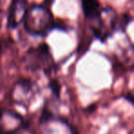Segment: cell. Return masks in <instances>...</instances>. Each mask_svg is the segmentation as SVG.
Here are the masks:
<instances>
[{
  "instance_id": "obj_1",
  "label": "cell",
  "mask_w": 134,
  "mask_h": 134,
  "mask_svg": "<svg viewBox=\"0 0 134 134\" xmlns=\"http://www.w3.org/2000/svg\"><path fill=\"white\" fill-rule=\"evenodd\" d=\"M22 23L29 34L40 37H46L57 27L50 8L43 5L29 6Z\"/></svg>"
},
{
  "instance_id": "obj_2",
  "label": "cell",
  "mask_w": 134,
  "mask_h": 134,
  "mask_svg": "<svg viewBox=\"0 0 134 134\" xmlns=\"http://www.w3.org/2000/svg\"><path fill=\"white\" fill-rule=\"evenodd\" d=\"M28 8V0H11L7 20L8 29L15 30L23 22Z\"/></svg>"
},
{
  "instance_id": "obj_3",
  "label": "cell",
  "mask_w": 134,
  "mask_h": 134,
  "mask_svg": "<svg viewBox=\"0 0 134 134\" xmlns=\"http://www.w3.org/2000/svg\"><path fill=\"white\" fill-rule=\"evenodd\" d=\"M29 55L30 58H33L34 62H30L32 68H41L42 65H45L50 60H52V55L50 52V48L46 43H41L40 46L30 51Z\"/></svg>"
},
{
  "instance_id": "obj_4",
  "label": "cell",
  "mask_w": 134,
  "mask_h": 134,
  "mask_svg": "<svg viewBox=\"0 0 134 134\" xmlns=\"http://www.w3.org/2000/svg\"><path fill=\"white\" fill-rule=\"evenodd\" d=\"M82 9L86 19L92 21H101L103 9L99 0H82Z\"/></svg>"
},
{
  "instance_id": "obj_5",
  "label": "cell",
  "mask_w": 134,
  "mask_h": 134,
  "mask_svg": "<svg viewBox=\"0 0 134 134\" xmlns=\"http://www.w3.org/2000/svg\"><path fill=\"white\" fill-rule=\"evenodd\" d=\"M50 86H51V88H52V93H54L56 96H57V97H59L61 86H60V85L58 84L57 81H55V80L52 81V82H51V84H50Z\"/></svg>"
},
{
  "instance_id": "obj_6",
  "label": "cell",
  "mask_w": 134,
  "mask_h": 134,
  "mask_svg": "<svg viewBox=\"0 0 134 134\" xmlns=\"http://www.w3.org/2000/svg\"><path fill=\"white\" fill-rule=\"evenodd\" d=\"M52 117V113L49 111H44L42 113V115H41V122L43 123V122H46V121H48V119H50Z\"/></svg>"
},
{
  "instance_id": "obj_7",
  "label": "cell",
  "mask_w": 134,
  "mask_h": 134,
  "mask_svg": "<svg viewBox=\"0 0 134 134\" xmlns=\"http://www.w3.org/2000/svg\"><path fill=\"white\" fill-rule=\"evenodd\" d=\"M2 115H3V111H2V109H1V107H0V119L2 118Z\"/></svg>"
},
{
  "instance_id": "obj_8",
  "label": "cell",
  "mask_w": 134,
  "mask_h": 134,
  "mask_svg": "<svg viewBox=\"0 0 134 134\" xmlns=\"http://www.w3.org/2000/svg\"><path fill=\"white\" fill-rule=\"evenodd\" d=\"M0 134H8V133H4V132H2V131H0Z\"/></svg>"
},
{
  "instance_id": "obj_9",
  "label": "cell",
  "mask_w": 134,
  "mask_h": 134,
  "mask_svg": "<svg viewBox=\"0 0 134 134\" xmlns=\"http://www.w3.org/2000/svg\"><path fill=\"white\" fill-rule=\"evenodd\" d=\"M0 53H1V45H0ZM1 55V54H0Z\"/></svg>"
}]
</instances>
